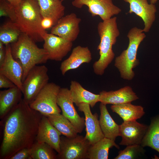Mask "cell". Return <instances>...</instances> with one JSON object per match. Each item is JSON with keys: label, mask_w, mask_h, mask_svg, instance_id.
<instances>
[{"label": "cell", "mask_w": 159, "mask_h": 159, "mask_svg": "<svg viewBox=\"0 0 159 159\" xmlns=\"http://www.w3.org/2000/svg\"><path fill=\"white\" fill-rule=\"evenodd\" d=\"M22 98L3 119L0 158L9 159L20 150L30 148L36 141L42 116Z\"/></svg>", "instance_id": "cell-1"}, {"label": "cell", "mask_w": 159, "mask_h": 159, "mask_svg": "<svg viewBox=\"0 0 159 159\" xmlns=\"http://www.w3.org/2000/svg\"><path fill=\"white\" fill-rule=\"evenodd\" d=\"M15 19L14 23L23 33L35 42L44 41L47 32L42 26L43 18L37 0H23L14 6Z\"/></svg>", "instance_id": "cell-2"}, {"label": "cell", "mask_w": 159, "mask_h": 159, "mask_svg": "<svg viewBox=\"0 0 159 159\" xmlns=\"http://www.w3.org/2000/svg\"><path fill=\"white\" fill-rule=\"evenodd\" d=\"M117 19V17L115 16L98 24L97 30L100 42L97 49L99 50L100 57L93 65L94 72L97 75H102L114 58L115 54L112 47L120 34Z\"/></svg>", "instance_id": "cell-3"}, {"label": "cell", "mask_w": 159, "mask_h": 159, "mask_svg": "<svg viewBox=\"0 0 159 159\" xmlns=\"http://www.w3.org/2000/svg\"><path fill=\"white\" fill-rule=\"evenodd\" d=\"M10 46L13 57L20 62L23 67L22 82L31 69L38 64L45 63L49 60L46 51L39 48L35 42L26 34L21 33L18 40Z\"/></svg>", "instance_id": "cell-4"}, {"label": "cell", "mask_w": 159, "mask_h": 159, "mask_svg": "<svg viewBox=\"0 0 159 159\" xmlns=\"http://www.w3.org/2000/svg\"><path fill=\"white\" fill-rule=\"evenodd\" d=\"M146 36L143 29L136 27L132 28L129 31L127 35L129 39L127 48L117 57L115 60L114 65L123 79L130 80L134 77L135 74L133 69L139 63L137 58L138 49Z\"/></svg>", "instance_id": "cell-5"}, {"label": "cell", "mask_w": 159, "mask_h": 159, "mask_svg": "<svg viewBox=\"0 0 159 159\" xmlns=\"http://www.w3.org/2000/svg\"><path fill=\"white\" fill-rule=\"evenodd\" d=\"M61 88L54 83H48L29 105L30 107L46 116L60 113L61 110L57 104V100Z\"/></svg>", "instance_id": "cell-6"}, {"label": "cell", "mask_w": 159, "mask_h": 159, "mask_svg": "<svg viewBox=\"0 0 159 159\" xmlns=\"http://www.w3.org/2000/svg\"><path fill=\"white\" fill-rule=\"evenodd\" d=\"M48 69L45 65H36L28 73L23 82L22 92L24 100L29 105L35 99L49 80Z\"/></svg>", "instance_id": "cell-7"}, {"label": "cell", "mask_w": 159, "mask_h": 159, "mask_svg": "<svg viewBox=\"0 0 159 159\" xmlns=\"http://www.w3.org/2000/svg\"><path fill=\"white\" fill-rule=\"evenodd\" d=\"M91 145L82 135H78L73 138L61 136L58 159H88L89 149Z\"/></svg>", "instance_id": "cell-8"}, {"label": "cell", "mask_w": 159, "mask_h": 159, "mask_svg": "<svg viewBox=\"0 0 159 159\" xmlns=\"http://www.w3.org/2000/svg\"><path fill=\"white\" fill-rule=\"evenodd\" d=\"M72 4L79 9L84 5L87 6L92 16H98L102 21L109 19L121 11L120 8L114 4L112 0H74Z\"/></svg>", "instance_id": "cell-9"}, {"label": "cell", "mask_w": 159, "mask_h": 159, "mask_svg": "<svg viewBox=\"0 0 159 159\" xmlns=\"http://www.w3.org/2000/svg\"><path fill=\"white\" fill-rule=\"evenodd\" d=\"M57 103L62 115L71 122L78 133H81L85 126V118L81 117L77 112L69 89L61 88L58 95Z\"/></svg>", "instance_id": "cell-10"}, {"label": "cell", "mask_w": 159, "mask_h": 159, "mask_svg": "<svg viewBox=\"0 0 159 159\" xmlns=\"http://www.w3.org/2000/svg\"><path fill=\"white\" fill-rule=\"evenodd\" d=\"M43 48L48 54V59L61 61L71 50L72 42L52 33L46 32L43 37Z\"/></svg>", "instance_id": "cell-11"}, {"label": "cell", "mask_w": 159, "mask_h": 159, "mask_svg": "<svg viewBox=\"0 0 159 159\" xmlns=\"http://www.w3.org/2000/svg\"><path fill=\"white\" fill-rule=\"evenodd\" d=\"M81 21L75 14L72 13L61 18L52 26L51 33L73 42L79 34Z\"/></svg>", "instance_id": "cell-12"}, {"label": "cell", "mask_w": 159, "mask_h": 159, "mask_svg": "<svg viewBox=\"0 0 159 159\" xmlns=\"http://www.w3.org/2000/svg\"><path fill=\"white\" fill-rule=\"evenodd\" d=\"M5 59L0 65V74L7 77L22 91L23 74L22 66L19 61L13 57L10 44L5 45Z\"/></svg>", "instance_id": "cell-13"}, {"label": "cell", "mask_w": 159, "mask_h": 159, "mask_svg": "<svg viewBox=\"0 0 159 159\" xmlns=\"http://www.w3.org/2000/svg\"><path fill=\"white\" fill-rule=\"evenodd\" d=\"M148 127L136 120L123 122L120 125V136L122 140L119 144L125 146L140 145Z\"/></svg>", "instance_id": "cell-14"}, {"label": "cell", "mask_w": 159, "mask_h": 159, "mask_svg": "<svg viewBox=\"0 0 159 159\" xmlns=\"http://www.w3.org/2000/svg\"><path fill=\"white\" fill-rule=\"evenodd\" d=\"M89 104L82 103L78 106V110L84 113L85 116V125L86 134L85 136L92 145L105 137L100 125L98 116L96 113L93 114Z\"/></svg>", "instance_id": "cell-15"}, {"label": "cell", "mask_w": 159, "mask_h": 159, "mask_svg": "<svg viewBox=\"0 0 159 159\" xmlns=\"http://www.w3.org/2000/svg\"><path fill=\"white\" fill-rule=\"evenodd\" d=\"M130 5L128 13H134L140 17L144 23L143 29L148 32L156 18L157 9L155 4H149L147 0H124Z\"/></svg>", "instance_id": "cell-16"}, {"label": "cell", "mask_w": 159, "mask_h": 159, "mask_svg": "<svg viewBox=\"0 0 159 159\" xmlns=\"http://www.w3.org/2000/svg\"><path fill=\"white\" fill-rule=\"evenodd\" d=\"M61 135L47 117L43 115L39 123L36 141L47 144L59 153Z\"/></svg>", "instance_id": "cell-17"}, {"label": "cell", "mask_w": 159, "mask_h": 159, "mask_svg": "<svg viewBox=\"0 0 159 159\" xmlns=\"http://www.w3.org/2000/svg\"><path fill=\"white\" fill-rule=\"evenodd\" d=\"M99 102L104 104L131 103L139 99L131 87L126 86L115 91L103 90L100 92Z\"/></svg>", "instance_id": "cell-18"}, {"label": "cell", "mask_w": 159, "mask_h": 159, "mask_svg": "<svg viewBox=\"0 0 159 159\" xmlns=\"http://www.w3.org/2000/svg\"><path fill=\"white\" fill-rule=\"evenodd\" d=\"M91 52L87 47L77 46L69 57L61 63L60 69L63 75L69 70L78 68L82 64L89 63L92 59Z\"/></svg>", "instance_id": "cell-19"}, {"label": "cell", "mask_w": 159, "mask_h": 159, "mask_svg": "<svg viewBox=\"0 0 159 159\" xmlns=\"http://www.w3.org/2000/svg\"><path fill=\"white\" fill-rule=\"evenodd\" d=\"M23 93L16 86L0 91V118H4L20 102Z\"/></svg>", "instance_id": "cell-20"}, {"label": "cell", "mask_w": 159, "mask_h": 159, "mask_svg": "<svg viewBox=\"0 0 159 159\" xmlns=\"http://www.w3.org/2000/svg\"><path fill=\"white\" fill-rule=\"evenodd\" d=\"M69 89L73 102L77 107L79 104L85 103L93 107L99 102V94H95L87 90L77 81H71Z\"/></svg>", "instance_id": "cell-21"}, {"label": "cell", "mask_w": 159, "mask_h": 159, "mask_svg": "<svg viewBox=\"0 0 159 159\" xmlns=\"http://www.w3.org/2000/svg\"><path fill=\"white\" fill-rule=\"evenodd\" d=\"M37 0L42 17L52 20L53 26L64 16L65 7L60 0Z\"/></svg>", "instance_id": "cell-22"}, {"label": "cell", "mask_w": 159, "mask_h": 159, "mask_svg": "<svg viewBox=\"0 0 159 159\" xmlns=\"http://www.w3.org/2000/svg\"><path fill=\"white\" fill-rule=\"evenodd\" d=\"M99 122L105 137L115 141L120 136V125L117 124L110 114L106 105L100 103Z\"/></svg>", "instance_id": "cell-23"}, {"label": "cell", "mask_w": 159, "mask_h": 159, "mask_svg": "<svg viewBox=\"0 0 159 159\" xmlns=\"http://www.w3.org/2000/svg\"><path fill=\"white\" fill-rule=\"evenodd\" d=\"M110 108L113 112L122 119L123 122L136 120L145 114L142 106L133 105L131 103L112 105Z\"/></svg>", "instance_id": "cell-24"}, {"label": "cell", "mask_w": 159, "mask_h": 159, "mask_svg": "<svg viewBox=\"0 0 159 159\" xmlns=\"http://www.w3.org/2000/svg\"><path fill=\"white\" fill-rule=\"evenodd\" d=\"M113 147L118 149L120 148L115 141L104 137L91 145L88 150V159H107L109 149Z\"/></svg>", "instance_id": "cell-25"}, {"label": "cell", "mask_w": 159, "mask_h": 159, "mask_svg": "<svg viewBox=\"0 0 159 159\" xmlns=\"http://www.w3.org/2000/svg\"><path fill=\"white\" fill-rule=\"evenodd\" d=\"M52 125L61 134L68 138L76 136L78 132L71 122L60 113L46 116Z\"/></svg>", "instance_id": "cell-26"}, {"label": "cell", "mask_w": 159, "mask_h": 159, "mask_svg": "<svg viewBox=\"0 0 159 159\" xmlns=\"http://www.w3.org/2000/svg\"><path fill=\"white\" fill-rule=\"evenodd\" d=\"M149 147L159 153V114L151 119L140 144Z\"/></svg>", "instance_id": "cell-27"}, {"label": "cell", "mask_w": 159, "mask_h": 159, "mask_svg": "<svg viewBox=\"0 0 159 159\" xmlns=\"http://www.w3.org/2000/svg\"><path fill=\"white\" fill-rule=\"evenodd\" d=\"M21 32L11 21L6 22L0 27V41L5 45L12 43L18 39Z\"/></svg>", "instance_id": "cell-28"}, {"label": "cell", "mask_w": 159, "mask_h": 159, "mask_svg": "<svg viewBox=\"0 0 159 159\" xmlns=\"http://www.w3.org/2000/svg\"><path fill=\"white\" fill-rule=\"evenodd\" d=\"M54 150L47 144L35 141L31 148V157L32 159H56Z\"/></svg>", "instance_id": "cell-29"}, {"label": "cell", "mask_w": 159, "mask_h": 159, "mask_svg": "<svg viewBox=\"0 0 159 159\" xmlns=\"http://www.w3.org/2000/svg\"><path fill=\"white\" fill-rule=\"evenodd\" d=\"M145 150L140 145H132L126 146L123 150L118 152L115 159H134L139 158L143 156Z\"/></svg>", "instance_id": "cell-30"}, {"label": "cell", "mask_w": 159, "mask_h": 159, "mask_svg": "<svg viewBox=\"0 0 159 159\" xmlns=\"http://www.w3.org/2000/svg\"><path fill=\"white\" fill-rule=\"evenodd\" d=\"M0 16L8 17L14 22L15 19V6L6 0H0Z\"/></svg>", "instance_id": "cell-31"}, {"label": "cell", "mask_w": 159, "mask_h": 159, "mask_svg": "<svg viewBox=\"0 0 159 159\" xmlns=\"http://www.w3.org/2000/svg\"><path fill=\"white\" fill-rule=\"evenodd\" d=\"M9 159H32L31 148L21 149L12 156Z\"/></svg>", "instance_id": "cell-32"}, {"label": "cell", "mask_w": 159, "mask_h": 159, "mask_svg": "<svg viewBox=\"0 0 159 159\" xmlns=\"http://www.w3.org/2000/svg\"><path fill=\"white\" fill-rule=\"evenodd\" d=\"M16 86L9 78L0 74V88H9Z\"/></svg>", "instance_id": "cell-33"}, {"label": "cell", "mask_w": 159, "mask_h": 159, "mask_svg": "<svg viewBox=\"0 0 159 159\" xmlns=\"http://www.w3.org/2000/svg\"><path fill=\"white\" fill-rule=\"evenodd\" d=\"M42 28L45 30L53 26V22L50 19L43 18L42 21Z\"/></svg>", "instance_id": "cell-34"}, {"label": "cell", "mask_w": 159, "mask_h": 159, "mask_svg": "<svg viewBox=\"0 0 159 159\" xmlns=\"http://www.w3.org/2000/svg\"><path fill=\"white\" fill-rule=\"evenodd\" d=\"M5 47L0 48V65L3 62L5 57Z\"/></svg>", "instance_id": "cell-35"}, {"label": "cell", "mask_w": 159, "mask_h": 159, "mask_svg": "<svg viewBox=\"0 0 159 159\" xmlns=\"http://www.w3.org/2000/svg\"><path fill=\"white\" fill-rule=\"evenodd\" d=\"M12 5L15 6L18 5L23 0H6Z\"/></svg>", "instance_id": "cell-36"}, {"label": "cell", "mask_w": 159, "mask_h": 159, "mask_svg": "<svg viewBox=\"0 0 159 159\" xmlns=\"http://www.w3.org/2000/svg\"><path fill=\"white\" fill-rule=\"evenodd\" d=\"M150 3L155 4L157 1L158 0H149Z\"/></svg>", "instance_id": "cell-37"}, {"label": "cell", "mask_w": 159, "mask_h": 159, "mask_svg": "<svg viewBox=\"0 0 159 159\" xmlns=\"http://www.w3.org/2000/svg\"><path fill=\"white\" fill-rule=\"evenodd\" d=\"M61 1H62L64 0H60Z\"/></svg>", "instance_id": "cell-38"}]
</instances>
